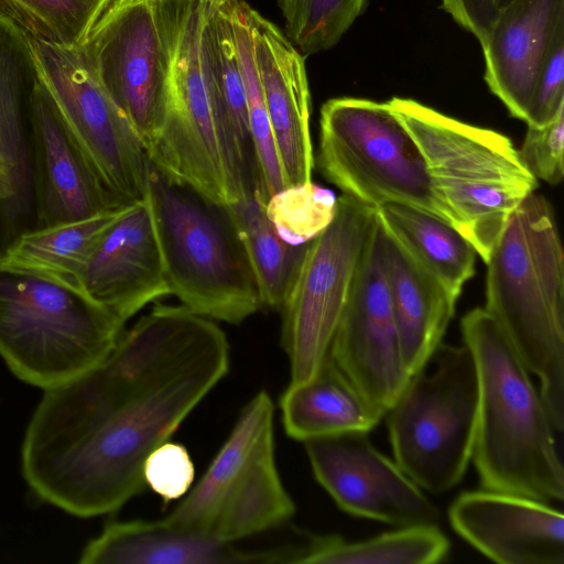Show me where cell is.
<instances>
[{"instance_id":"9a60e30c","label":"cell","mask_w":564,"mask_h":564,"mask_svg":"<svg viewBox=\"0 0 564 564\" xmlns=\"http://www.w3.org/2000/svg\"><path fill=\"white\" fill-rule=\"evenodd\" d=\"M316 480L344 511L397 527L436 524L438 509L366 432L304 442Z\"/></svg>"},{"instance_id":"ab89813d","label":"cell","mask_w":564,"mask_h":564,"mask_svg":"<svg viewBox=\"0 0 564 564\" xmlns=\"http://www.w3.org/2000/svg\"><path fill=\"white\" fill-rule=\"evenodd\" d=\"M217 1H234V0H217ZM235 1H238V0H235Z\"/></svg>"},{"instance_id":"3957f363","label":"cell","mask_w":564,"mask_h":564,"mask_svg":"<svg viewBox=\"0 0 564 564\" xmlns=\"http://www.w3.org/2000/svg\"><path fill=\"white\" fill-rule=\"evenodd\" d=\"M550 203L531 193L511 214L487 260L486 306L540 382L557 432L564 427V264Z\"/></svg>"},{"instance_id":"5b68a950","label":"cell","mask_w":564,"mask_h":564,"mask_svg":"<svg viewBox=\"0 0 564 564\" xmlns=\"http://www.w3.org/2000/svg\"><path fill=\"white\" fill-rule=\"evenodd\" d=\"M148 203L171 294L187 308L239 324L262 307L230 207L176 181L150 160Z\"/></svg>"},{"instance_id":"7c38bea8","label":"cell","mask_w":564,"mask_h":564,"mask_svg":"<svg viewBox=\"0 0 564 564\" xmlns=\"http://www.w3.org/2000/svg\"><path fill=\"white\" fill-rule=\"evenodd\" d=\"M30 40L41 80L90 167L120 200H142L147 151L128 118L91 74L80 46Z\"/></svg>"},{"instance_id":"277c9868","label":"cell","mask_w":564,"mask_h":564,"mask_svg":"<svg viewBox=\"0 0 564 564\" xmlns=\"http://www.w3.org/2000/svg\"><path fill=\"white\" fill-rule=\"evenodd\" d=\"M416 142L443 218L486 263L514 209L539 186L503 134L416 100L387 101Z\"/></svg>"},{"instance_id":"5bb4252c","label":"cell","mask_w":564,"mask_h":564,"mask_svg":"<svg viewBox=\"0 0 564 564\" xmlns=\"http://www.w3.org/2000/svg\"><path fill=\"white\" fill-rule=\"evenodd\" d=\"M328 354L384 414L411 378L392 312L378 218Z\"/></svg>"},{"instance_id":"8992f818","label":"cell","mask_w":564,"mask_h":564,"mask_svg":"<svg viewBox=\"0 0 564 564\" xmlns=\"http://www.w3.org/2000/svg\"><path fill=\"white\" fill-rule=\"evenodd\" d=\"M124 324L84 291L0 263V356L43 390L99 365Z\"/></svg>"},{"instance_id":"ba28073f","label":"cell","mask_w":564,"mask_h":564,"mask_svg":"<svg viewBox=\"0 0 564 564\" xmlns=\"http://www.w3.org/2000/svg\"><path fill=\"white\" fill-rule=\"evenodd\" d=\"M317 162L343 194L373 209L400 203L443 218L424 158L388 102L327 100L321 108Z\"/></svg>"},{"instance_id":"d590c367","label":"cell","mask_w":564,"mask_h":564,"mask_svg":"<svg viewBox=\"0 0 564 564\" xmlns=\"http://www.w3.org/2000/svg\"><path fill=\"white\" fill-rule=\"evenodd\" d=\"M519 156L536 178L556 185L564 177V109L543 127L528 126Z\"/></svg>"},{"instance_id":"f546056e","label":"cell","mask_w":564,"mask_h":564,"mask_svg":"<svg viewBox=\"0 0 564 564\" xmlns=\"http://www.w3.org/2000/svg\"><path fill=\"white\" fill-rule=\"evenodd\" d=\"M234 40L245 83L248 119L253 141L258 186L256 195L265 206L269 198L286 186L280 164L276 144L265 107L262 86L254 59L250 6L243 0L228 1Z\"/></svg>"},{"instance_id":"83f0119b","label":"cell","mask_w":564,"mask_h":564,"mask_svg":"<svg viewBox=\"0 0 564 564\" xmlns=\"http://www.w3.org/2000/svg\"><path fill=\"white\" fill-rule=\"evenodd\" d=\"M129 205L79 220L29 228L7 246L0 263L82 290V274L94 246Z\"/></svg>"},{"instance_id":"9c48e42d","label":"cell","mask_w":564,"mask_h":564,"mask_svg":"<svg viewBox=\"0 0 564 564\" xmlns=\"http://www.w3.org/2000/svg\"><path fill=\"white\" fill-rule=\"evenodd\" d=\"M194 0H111L80 46L102 89L145 149L171 89Z\"/></svg>"},{"instance_id":"74e56055","label":"cell","mask_w":564,"mask_h":564,"mask_svg":"<svg viewBox=\"0 0 564 564\" xmlns=\"http://www.w3.org/2000/svg\"><path fill=\"white\" fill-rule=\"evenodd\" d=\"M512 0H442V8L481 43L498 14Z\"/></svg>"},{"instance_id":"d6a6232c","label":"cell","mask_w":564,"mask_h":564,"mask_svg":"<svg viewBox=\"0 0 564 564\" xmlns=\"http://www.w3.org/2000/svg\"><path fill=\"white\" fill-rule=\"evenodd\" d=\"M367 0H278L285 35L306 56L336 45Z\"/></svg>"},{"instance_id":"8d00e7d4","label":"cell","mask_w":564,"mask_h":564,"mask_svg":"<svg viewBox=\"0 0 564 564\" xmlns=\"http://www.w3.org/2000/svg\"><path fill=\"white\" fill-rule=\"evenodd\" d=\"M564 34L550 46L540 67L527 110L528 126L543 127L564 109Z\"/></svg>"},{"instance_id":"4316f807","label":"cell","mask_w":564,"mask_h":564,"mask_svg":"<svg viewBox=\"0 0 564 564\" xmlns=\"http://www.w3.org/2000/svg\"><path fill=\"white\" fill-rule=\"evenodd\" d=\"M294 513L295 505L278 471L271 431L228 489L210 532L224 539H242L278 528Z\"/></svg>"},{"instance_id":"8fae6325","label":"cell","mask_w":564,"mask_h":564,"mask_svg":"<svg viewBox=\"0 0 564 564\" xmlns=\"http://www.w3.org/2000/svg\"><path fill=\"white\" fill-rule=\"evenodd\" d=\"M376 221V209L341 194L330 225L307 243L280 310L291 383L308 380L327 356Z\"/></svg>"},{"instance_id":"484cf974","label":"cell","mask_w":564,"mask_h":564,"mask_svg":"<svg viewBox=\"0 0 564 564\" xmlns=\"http://www.w3.org/2000/svg\"><path fill=\"white\" fill-rule=\"evenodd\" d=\"M376 213L383 228L457 302L475 274L471 243L448 221L410 205L387 203Z\"/></svg>"},{"instance_id":"f1b7e54d","label":"cell","mask_w":564,"mask_h":564,"mask_svg":"<svg viewBox=\"0 0 564 564\" xmlns=\"http://www.w3.org/2000/svg\"><path fill=\"white\" fill-rule=\"evenodd\" d=\"M245 247L260 300L281 310L303 261L307 243L292 246L280 238L256 194L229 205Z\"/></svg>"},{"instance_id":"7402d4cb","label":"cell","mask_w":564,"mask_h":564,"mask_svg":"<svg viewBox=\"0 0 564 564\" xmlns=\"http://www.w3.org/2000/svg\"><path fill=\"white\" fill-rule=\"evenodd\" d=\"M378 223L382 263L402 356L408 372L413 376L425 367L441 345L456 302L379 219Z\"/></svg>"},{"instance_id":"836d02e7","label":"cell","mask_w":564,"mask_h":564,"mask_svg":"<svg viewBox=\"0 0 564 564\" xmlns=\"http://www.w3.org/2000/svg\"><path fill=\"white\" fill-rule=\"evenodd\" d=\"M336 207L335 194L311 181L276 192L269 198L264 212L282 240L301 246L330 225Z\"/></svg>"},{"instance_id":"d6986e66","label":"cell","mask_w":564,"mask_h":564,"mask_svg":"<svg viewBox=\"0 0 564 564\" xmlns=\"http://www.w3.org/2000/svg\"><path fill=\"white\" fill-rule=\"evenodd\" d=\"M254 59L286 186L312 181L311 96L302 55L288 36L249 8Z\"/></svg>"},{"instance_id":"4fadbf2b","label":"cell","mask_w":564,"mask_h":564,"mask_svg":"<svg viewBox=\"0 0 564 564\" xmlns=\"http://www.w3.org/2000/svg\"><path fill=\"white\" fill-rule=\"evenodd\" d=\"M318 534L289 522L270 531L224 539L215 533L164 522L112 521L88 541L80 564H302L315 549Z\"/></svg>"},{"instance_id":"ac0fdd59","label":"cell","mask_w":564,"mask_h":564,"mask_svg":"<svg viewBox=\"0 0 564 564\" xmlns=\"http://www.w3.org/2000/svg\"><path fill=\"white\" fill-rule=\"evenodd\" d=\"M80 289L121 323L171 294L148 203L129 205L94 246Z\"/></svg>"},{"instance_id":"e575fe53","label":"cell","mask_w":564,"mask_h":564,"mask_svg":"<svg viewBox=\"0 0 564 564\" xmlns=\"http://www.w3.org/2000/svg\"><path fill=\"white\" fill-rule=\"evenodd\" d=\"M143 478L145 486L167 503L189 491L195 478V466L184 445L165 441L147 457Z\"/></svg>"},{"instance_id":"6da1fadb","label":"cell","mask_w":564,"mask_h":564,"mask_svg":"<svg viewBox=\"0 0 564 564\" xmlns=\"http://www.w3.org/2000/svg\"><path fill=\"white\" fill-rule=\"evenodd\" d=\"M229 343L210 318L158 305L99 365L44 390L21 448V470L42 501L90 518L145 487L149 454L227 375Z\"/></svg>"},{"instance_id":"2e32d148","label":"cell","mask_w":564,"mask_h":564,"mask_svg":"<svg viewBox=\"0 0 564 564\" xmlns=\"http://www.w3.org/2000/svg\"><path fill=\"white\" fill-rule=\"evenodd\" d=\"M33 227L79 220L120 208L68 131L41 77L32 98L29 131Z\"/></svg>"},{"instance_id":"1f68e13d","label":"cell","mask_w":564,"mask_h":564,"mask_svg":"<svg viewBox=\"0 0 564 564\" xmlns=\"http://www.w3.org/2000/svg\"><path fill=\"white\" fill-rule=\"evenodd\" d=\"M111 0H0V17L29 37L63 47L82 46Z\"/></svg>"},{"instance_id":"cb8c5ba5","label":"cell","mask_w":564,"mask_h":564,"mask_svg":"<svg viewBox=\"0 0 564 564\" xmlns=\"http://www.w3.org/2000/svg\"><path fill=\"white\" fill-rule=\"evenodd\" d=\"M200 56L209 93L225 122L246 181L254 193L257 159L228 1L204 0Z\"/></svg>"},{"instance_id":"7a4b0ae2","label":"cell","mask_w":564,"mask_h":564,"mask_svg":"<svg viewBox=\"0 0 564 564\" xmlns=\"http://www.w3.org/2000/svg\"><path fill=\"white\" fill-rule=\"evenodd\" d=\"M478 375L473 458L484 489L562 501L564 468L556 431L539 388L502 328L485 308L462 318Z\"/></svg>"},{"instance_id":"52a82bcc","label":"cell","mask_w":564,"mask_h":564,"mask_svg":"<svg viewBox=\"0 0 564 564\" xmlns=\"http://www.w3.org/2000/svg\"><path fill=\"white\" fill-rule=\"evenodd\" d=\"M387 411L394 462L421 489L440 495L463 479L473 458L479 406L474 357L441 345Z\"/></svg>"},{"instance_id":"30bf717a","label":"cell","mask_w":564,"mask_h":564,"mask_svg":"<svg viewBox=\"0 0 564 564\" xmlns=\"http://www.w3.org/2000/svg\"><path fill=\"white\" fill-rule=\"evenodd\" d=\"M204 0H194L180 40L170 94L145 147L163 173L231 205L253 192L209 93L200 56Z\"/></svg>"},{"instance_id":"44dd1931","label":"cell","mask_w":564,"mask_h":564,"mask_svg":"<svg viewBox=\"0 0 564 564\" xmlns=\"http://www.w3.org/2000/svg\"><path fill=\"white\" fill-rule=\"evenodd\" d=\"M39 80L30 37L0 17V194L29 225L34 219L30 113Z\"/></svg>"},{"instance_id":"e0dca14e","label":"cell","mask_w":564,"mask_h":564,"mask_svg":"<svg viewBox=\"0 0 564 564\" xmlns=\"http://www.w3.org/2000/svg\"><path fill=\"white\" fill-rule=\"evenodd\" d=\"M448 518L457 534L494 562L564 563V517L547 502L488 489L465 491Z\"/></svg>"},{"instance_id":"603a6c76","label":"cell","mask_w":564,"mask_h":564,"mask_svg":"<svg viewBox=\"0 0 564 564\" xmlns=\"http://www.w3.org/2000/svg\"><path fill=\"white\" fill-rule=\"evenodd\" d=\"M285 433L308 440L371 431L384 413L371 404L327 354L306 381L291 383L281 394Z\"/></svg>"},{"instance_id":"4dcf8cb0","label":"cell","mask_w":564,"mask_h":564,"mask_svg":"<svg viewBox=\"0 0 564 564\" xmlns=\"http://www.w3.org/2000/svg\"><path fill=\"white\" fill-rule=\"evenodd\" d=\"M449 541L436 524H417L359 542L330 534L306 564H433L443 562Z\"/></svg>"},{"instance_id":"d4e9b609","label":"cell","mask_w":564,"mask_h":564,"mask_svg":"<svg viewBox=\"0 0 564 564\" xmlns=\"http://www.w3.org/2000/svg\"><path fill=\"white\" fill-rule=\"evenodd\" d=\"M274 406L265 391L242 410L228 438L197 485L162 520L171 525L210 532L215 517L235 478L261 438L273 431Z\"/></svg>"},{"instance_id":"f35d334b","label":"cell","mask_w":564,"mask_h":564,"mask_svg":"<svg viewBox=\"0 0 564 564\" xmlns=\"http://www.w3.org/2000/svg\"><path fill=\"white\" fill-rule=\"evenodd\" d=\"M18 236V231L12 221L9 207L4 199L0 197V256L7 246Z\"/></svg>"},{"instance_id":"ffe728a7","label":"cell","mask_w":564,"mask_h":564,"mask_svg":"<svg viewBox=\"0 0 564 564\" xmlns=\"http://www.w3.org/2000/svg\"><path fill=\"white\" fill-rule=\"evenodd\" d=\"M564 34V0H512L480 43L485 80L514 118L525 120L542 62Z\"/></svg>"}]
</instances>
